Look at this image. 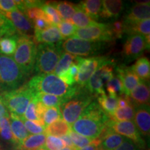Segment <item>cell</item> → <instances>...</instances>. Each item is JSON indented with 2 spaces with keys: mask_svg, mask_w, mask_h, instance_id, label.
Wrapping results in <instances>:
<instances>
[{
  "mask_svg": "<svg viewBox=\"0 0 150 150\" xmlns=\"http://www.w3.org/2000/svg\"><path fill=\"white\" fill-rule=\"evenodd\" d=\"M110 118L97 102H92L71 126V130L95 140L98 138Z\"/></svg>",
  "mask_w": 150,
  "mask_h": 150,
  "instance_id": "6da1fadb",
  "label": "cell"
},
{
  "mask_svg": "<svg viewBox=\"0 0 150 150\" xmlns=\"http://www.w3.org/2000/svg\"><path fill=\"white\" fill-rule=\"evenodd\" d=\"M34 93H42L61 97L70 98L77 91L79 86H69L54 74H38L33 76L27 84Z\"/></svg>",
  "mask_w": 150,
  "mask_h": 150,
  "instance_id": "7a4b0ae2",
  "label": "cell"
},
{
  "mask_svg": "<svg viewBox=\"0 0 150 150\" xmlns=\"http://www.w3.org/2000/svg\"><path fill=\"white\" fill-rule=\"evenodd\" d=\"M93 95L85 88L79 86L76 93L59 106L62 117L69 125H72L93 102Z\"/></svg>",
  "mask_w": 150,
  "mask_h": 150,
  "instance_id": "3957f363",
  "label": "cell"
},
{
  "mask_svg": "<svg viewBox=\"0 0 150 150\" xmlns=\"http://www.w3.org/2000/svg\"><path fill=\"white\" fill-rule=\"evenodd\" d=\"M25 74L12 56L0 54V91H13L23 83Z\"/></svg>",
  "mask_w": 150,
  "mask_h": 150,
  "instance_id": "277c9868",
  "label": "cell"
},
{
  "mask_svg": "<svg viewBox=\"0 0 150 150\" xmlns=\"http://www.w3.org/2000/svg\"><path fill=\"white\" fill-rule=\"evenodd\" d=\"M61 43L55 45L39 44L37 47L36 56L33 72L38 74H48L54 72L63 50Z\"/></svg>",
  "mask_w": 150,
  "mask_h": 150,
  "instance_id": "5b68a950",
  "label": "cell"
},
{
  "mask_svg": "<svg viewBox=\"0 0 150 150\" xmlns=\"http://www.w3.org/2000/svg\"><path fill=\"white\" fill-rule=\"evenodd\" d=\"M36 51V43L32 36L18 35L13 59L26 76L33 72Z\"/></svg>",
  "mask_w": 150,
  "mask_h": 150,
  "instance_id": "8992f818",
  "label": "cell"
},
{
  "mask_svg": "<svg viewBox=\"0 0 150 150\" xmlns=\"http://www.w3.org/2000/svg\"><path fill=\"white\" fill-rule=\"evenodd\" d=\"M4 102L10 113L22 117L35 93L27 84L13 91L1 93Z\"/></svg>",
  "mask_w": 150,
  "mask_h": 150,
  "instance_id": "52a82bcc",
  "label": "cell"
},
{
  "mask_svg": "<svg viewBox=\"0 0 150 150\" xmlns=\"http://www.w3.org/2000/svg\"><path fill=\"white\" fill-rule=\"evenodd\" d=\"M114 76V63L110 61L102 65L94 72L84 88L93 96L105 94L104 85Z\"/></svg>",
  "mask_w": 150,
  "mask_h": 150,
  "instance_id": "ba28073f",
  "label": "cell"
},
{
  "mask_svg": "<svg viewBox=\"0 0 150 150\" xmlns=\"http://www.w3.org/2000/svg\"><path fill=\"white\" fill-rule=\"evenodd\" d=\"M111 61L106 56H94L83 58L77 56L79 72L76 76V82L78 86L84 88L89 79L99 67Z\"/></svg>",
  "mask_w": 150,
  "mask_h": 150,
  "instance_id": "9c48e42d",
  "label": "cell"
},
{
  "mask_svg": "<svg viewBox=\"0 0 150 150\" xmlns=\"http://www.w3.org/2000/svg\"><path fill=\"white\" fill-rule=\"evenodd\" d=\"M102 42H93L76 37L67 38L62 42L61 49L74 56H87L95 54L102 48Z\"/></svg>",
  "mask_w": 150,
  "mask_h": 150,
  "instance_id": "30bf717a",
  "label": "cell"
},
{
  "mask_svg": "<svg viewBox=\"0 0 150 150\" xmlns=\"http://www.w3.org/2000/svg\"><path fill=\"white\" fill-rule=\"evenodd\" d=\"M73 37L93 42H109L114 40L109 24L97 23L85 28H77Z\"/></svg>",
  "mask_w": 150,
  "mask_h": 150,
  "instance_id": "8fae6325",
  "label": "cell"
},
{
  "mask_svg": "<svg viewBox=\"0 0 150 150\" xmlns=\"http://www.w3.org/2000/svg\"><path fill=\"white\" fill-rule=\"evenodd\" d=\"M149 38H146L138 33L129 34L123 45L124 58L132 61L141 56L145 50L149 49Z\"/></svg>",
  "mask_w": 150,
  "mask_h": 150,
  "instance_id": "7c38bea8",
  "label": "cell"
},
{
  "mask_svg": "<svg viewBox=\"0 0 150 150\" xmlns=\"http://www.w3.org/2000/svg\"><path fill=\"white\" fill-rule=\"evenodd\" d=\"M106 127L116 134L130 140L140 149L145 146V141L133 121L117 122L110 120Z\"/></svg>",
  "mask_w": 150,
  "mask_h": 150,
  "instance_id": "4fadbf2b",
  "label": "cell"
},
{
  "mask_svg": "<svg viewBox=\"0 0 150 150\" xmlns=\"http://www.w3.org/2000/svg\"><path fill=\"white\" fill-rule=\"evenodd\" d=\"M4 16L11 22L19 35H24L31 36L34 33L33 24L25 16L23 13L19 10H15L10 12H1Z\"/></svg>",
  "mask_w": 150,
  "mask_h": 150,
  "instance_id": "5bb4252c",
  "label": "cell"
},
{
  "mask_svg": "<svg viewBox=\"0 0 150 150\" xmlns=\"http://www.w3.org/2000/svg\"><path fill=\"white\" fill-rule=\"evenodd\" d=\"M150 4L149 1L135 4L127 10L122 19L126 26L131 25L142 20L149 19Z\"/></svg>",
  "mask_w": 150,
  "mask_h": 150,
  "instance_id": "9a60e30c",
  "label": "cell"
},
{
  "mask_svg": "<svg viewBox=\"0 0 150 150\" xmlns=\"http://www.w3.org/2000/svg\"><path fill=\"white\" fill-rule=\"evenodd\" d=\"M115 70L117 72V77L122 83L124 93L129 96L131 91L139 84L140 82V79L133 72L131 67L121 65L116 67Z\"/></svg>",
  "mask_w": 150,
  "mask_h": 150,
  "instance_id": "2e32d148",
  "label": "cell"
},
{
  "mask_svg": "<svg viewBox=\"0 0 150 150\" xmlns=\"http://www.w3.org/2000/svg\"><path fill=\"white\" fill-rule=\"evenodd\" d=\"M134 120V122L140 135L149 137L150 132L149 106L142 105L136 106Z\"/></svg>",
  "mask_w": 150,
  "mask_h": 150,
  "instance_id": "e0dca14e",
  "label": "cell"
},
{
  "mask_svg": "<svg viewBox=\"0 0 150 150\" xmlns=\"http://www.w3.org/2000/svg\"><path fill=\"white\" fill-rule=\"evenodd\" d=\"M125 8V3L121 0L102 1V8L99 18L104 20H115L119 18Z\"/></svg>",
  "mask_w": 150,
  "mask_h": 150,
  "instance_id": "ac0fdd59",
  "label": "cell"
},
{
  "mask_svg": "<svg viewBox=\"0 0 150 150\" xmlns=\"http://www.w3.org/2000/svg\"><path fill=\"white\" fill-rule=\"evenodd\" d=\"M33 40L39 44L55 45L61 43L63 40L57 26L52 25L42 31H34Z\"/></svg>",
  "mask_w": 150,
  "mask_h": 150,
  "instance_id": "d6986e66",
  "label": "cell"
},
{
  "mask_svg": "<svg viewBox=\"0 0 150 150\" xmlns=\"http://www.w3.org/2000/svg\"><path fill=\"white\" fill-rule=\"evenodd\" d=\"M98 139L100 142L99 147L102 150H114L119 147L127 138L116 134L106 127Z\"/></svg>",
  "mask_w": 150,
  "mask_h": 150,
  "instance_id": "ffe728a7",
  "label": "cell"
},
{
  "mask_svg": "<svg viewBox=\"0 0 150 150\" xmlns=\"http://www.w3.org/2000/svg\"><path fill=\"white\" fill-rule=\"evenodd\" d=\"M9 120H10L11 132L15 141V145L18 148L22 143V142L29 136V134L24 127L21 118L19 116L13 113H10Z\"/></svg>",
  "mask_w": 150,
  "mask_h": 150,
  "instance_id": "44dd1931",
  "label": "cell"
},
{
  "mask_svg": "<svg viewBox=\"0 0 150 150\" xmlns=\"http://www.w3.org/2000/svg\"><path fill=\"white\" fill-rule=\"evenodd\" d=\"M129 96L135 106L142 105L149 106L150 99L149 81H140L139 84L131 91Z\"/></svg>",
  "mask_w": 150,
  "mask_h": 150,
  "instance_id": "7402d4cb",
  "label": "cell"
},
{
  "mask_svg": "<svg viewBox=\"0 0 150 150\" xmlns=\"http://www.w3.org/2000/svg\"><path fill=\"white\" fill-rule=\"evenodd\" d=\"M46 138L45 134L29 135L17 149L18 150H38L45 146Z\"/></svg>",
  "mask_w": 150,
  "mask_h": 150,
  "instance_id": "603a6c76",
  "label": "cell"
},
{
  "mask_svg": "<svg viewBox=\"0 0 150 150\" xmlns=\"http://www.w3.org/2000/svg\"><path fill=\"white\" fill-rule=\"evenodd\" d=\"M51 3L58 11L61 19L65 21L70 22L72 16L79 8L78 4L68 1H52Z\"/></svg>",
  "mask_w": 150,
  "mask_h": 150,
  "instance_id": "cb8c5ba5",
  "label": "cell"
},
{
  "mask_svg": "<svg viewBox=\"0 0 150 150\" xmlns=\"http://www.w3.org/2000/svg\"><path fill=\"white\" fill-rule=\"evenodd\" d=\"M79 8L93 20H98L102 8V1L86 0L78 4Z\"/></svg>",
  "mask_w": 150,
  "mask_h": 150,
  "instance_id": "d4e9b609",
  "label": "cell"
},
{
  "mask_svg": "<svg viewBox=\"0 0 150 150\" xmlns=\"http://www.w3.org/2000/svg\"><path fill=\"white\" fill-rule=\"evenodd\" d=\"M70 126L63 119H60L45 127V134L48 136L61 137L69 134Z\"/></svg>",
  "mask_w": 150,
  "mask_h": 150,
  "instance_id": "484cf974",
  "label": "cell"
},
{
  "mask_svg": "<svg viewBox=\"0 0 150 150\" xmlns=\"http://www.w3.org/2000/svg\"><path fill=\"white\" fill-rule=\"evenodd\" d=\"M131 70L140 81H149L150 76V63L147 58L141 57L131 67Z\"/></svg>",
  "mask_w": 150,
  "mask_h": 150,
  "instance_id": "4316f807",
  "label": "cell"
},
{
  "mask_svg": "<svg viewBox=\"0 0 150 150\" xmlns=\"http://www.w3.org/2000/svg\"><path fill=\"white\" fill-rule=\"evenodd\" d=\"M98 104L107 115L110 116L117 107V96L106 95V93L98 97Z\"/></svg>",
  "mask_w": 150,
  "mask_h": 150,
  "instance_id": "83f0119b",
  "label": "cell"
},
{
  "mask_svg": "<svg viewBox=\"0 0 150 150\" xmlns=\"http://www.w3.org/2000/svg\"><path fill=\"white\" fill-rule=\"evenodd\" d=\"M135 108L134 104L129 105L125 108H117L111 115L109 116L110 120L114 121H132L135 114Z\"/></svg>",
  "mask_w": 150,
  "mask_h": 150,
  "instance_id": "f1b7e54d",
  "label": "cell"
},
{
  "mask_svg": "<svg viewBox=\"0 0 150 150\" xmlns=\"http://www.w3.org/2000/svg\"><path fill=\"white\" fill-rule=\"evenodd\" d=\"M125 33H138L146 38L150 37V20L147 19L131 25H125Z\"/></svg>",
  "mask_w": 150,
  "mask_h": 150,
  "instance_id": "f546056e",
  "label": "cell"
},
{
  "mask_svg": "<svg viewBox=\"0 0 150 150\" xmlns=\"http://www.w3.org/2000/svg\"><path fill=\"white\" fill-rule=\"evenodd\" d=\"M18 35L3 37L0 40V54L11 56L13 55L17 47Z\"/></svg>",
  "mask_w": 150,
  "mask_h": 150,
  "instance_id": "4dcf8cb0",
  "label": "cell"
},
{
  "mask_svg": "<svg viewBox=\"0 0 150 150\" xmlns=\"http://www.w3.org/2000/svg\"><path fill=\"white\" fill-rule=\"evenodd\" d=\"M71 22L75 24L79 28H85L96 24L97 22L91 19L87 14L85 13L79 6L77 11L75 12L74 16L71 19ZM74 25V26H75ZM76 27V28H77Z\"/></svg>",
  "mask_w": 150,
  "mask_h": 150,
  "instance_id": "1f68e13d",
  "label": "cell"
},
{
  "mask_svg": "<svg viewBox=\"0 0 150 150\" xmlns=\"http://www.w3.org/2000/svg\"><path fill=\"white\" fill-rule=\"evenodd\" d=\"M76 56H74L72 54L63 52L61 54L57 65H56L54 73L56 76H60L61 74L68 70V68L72 65V63L76 61Z\"/></svg>",
  "mask_w": 150,
  "mask_h": 150,
  "instance_id": "d6a6232c",
  "label": "cell"
},
{
  "mask_svg": "<svg viewBox=\"0 0 150 150\" xmlns=\"http://www.w3.org/2000/svg\"><path fill=\"white\" fill-rule=\"evenodd\" d=\"M35 97L46 107H59L64 102V99L61 97L42 93H35Z\"/></svg>",
  "mask_w": 150,
  "mask_h": 150,
  "instance_id": "836d02e7",
  "label": "cell"
},
{
  "mask_svg": "<svg viewBox=\"0 0 150 150\" xmlns=\"http://www.w3.org/2000/svg\"><path fill=\"white\" fill-rule=\"evenodd\" d=\"M41 8L45 13L47 18V21L51 25L56 26L61 23L62 21L61 16H59L58 11L54 8L51 2H45L42 4Z\"/></svg>",
  "mask_w": 150,
  "mask_h": 150,
  "instance_id": "e575fe53",
  "label": "cell"
},
{
  "mask_svg": "<svg viewBox=\"0 0 150 150\" xmlns=\"http://www.w3.org/2000/svg\"><path fill=\"white\" fill-rule=\"evenodd\" d=\"M79 72V65L77 63V57L76 61L72 63V65L69 67L68 70L65 71L59 76V78L64 83L69 86H74L76 83V79Z\"/></svg>",
  "mask_w": 150,
  "mask_h": 150,
  "instance_id": "d590c367",
  "label": "cell"
},
{
  "mask_svg": "<svg viewBox=\"0 0 150 150\" xmlns=\"http://www.w3.org/2000/svg\"><path fill=\"white\" fill-rule=\"evenodd\" d=\"M36 102H37V99H35V95H34V97H33L32 99H31V101L29 104V105H28L27 109H26L25 112H24V115L21 117H23L25 120H27L35 122L40 124V125H42V126L45 127V125L43 121L41 120L37 114Z\"/></svg>",
  "mask_w": 150,
  "mask_h": 150,
  "instance_id": "8d00e7d4",
  "label": "cell"
},
{
  "mask_svg": "<svg viewBox=\"0 0 150 150\" xmlns=\"http://www.w3.org/2000/svg\"><path fill=\"white\" fill-rule=\"evenodd\" d=\"M16 35H19L16 28L10 20L0 12V35L6 37Z\"/></svg>",
  "mask_w": 150,
  "mask_h": 150,
  "instance_id": "74e56055",
  "label": "cell"
},
{
  "mask_svg": "<svg viewBox=\"0 0 150 150\" xmlns=\"http://www.w3.org/2000/svg\"><path fill=\"white\" fill-rule=\"evenodd\" d=\"M0 136L4 140L11 142L15 145V141L11 132L9 116L3 117L0 119Z\"/></svg>",
  "mask_w": 150,
  "mask_h": 150,
  "instance_id": "f35d334b",
  "label": "cell"
},
{
  "mask_svg": "<svg viewBox=\"0 0 150 150\" xmlns=\"http://www.w3.org/2000/svg\"><path fill=\"white\" fill-rule=\"evenodd\" d=\"M61 118L62 115L59 107L47 108L42 115V120L45 126H48Z\"/></svg>",
  "mask_w": 150,
  "mask_h": 150,
  "instance_id": "ab89813d",
  "label": "cell"
},
{
  "mask_svg": "<svg viewBox=\"0 0 150 150\" xmlns=\"http://www.w3.org/2000/svg\"><path fill=\"white\" fill-rule=\"evenodd\" d=\"M68 135L70 137L71 140H72L73 144H74V147H76V149H81V148L91 145L92 142L94 141V140L92 139V138L79 134L71 130V129Z\"/></svg>",
  "mask_w": 150,
  "mask_h": 150,
  "instance_id": "60d3db41",
  "label": "cell"
},
{
  "mask_svg": "<svg viewBox=\"0 0 150 150\" xmlns=\"http://www.w3.org/2000/svg\"><path fill=\"white\" fill-rule=\"evenodd\" d=\"M57 27L63 39H67L74 36L75 31L77 29L72 22L65 20L61 21Z\"/></svg>",
  "mask_w": 150,
  "mask_h": 150,
  "instance_id": "b9f144b4",
  "label": "cell"
},
{
  "mask_svg": "<svg viewBox=\"0 0 150 150\" xmlns=\"http://www.w3.org/2000/svg\"><path fill=\"white\" fill-rule=\"evenodd\" d=\"M106 88L109 95H116L119 93L120 95L124 93V88L121 81L117 76H113L109 81L106 84Z\"/></svg>",
  "mask_w": 150,
  "mask_h": 150,
  "instance_id": "7bdbcfd3",
  "label": "cell"
},
{
  "mask_svg": "<svg viewBox=\"0 0 150 150\" xmlns=\"http://www.w3.org/2000/svg\"><path fill=\"white\" fill-rule=\"evenodd\" d=\"M22 13L25 15V16L27 17L29 20H31L32 22L34 21L35 19L38 18L45 19V20H46L47 21V18L45 13L44 11L42 10V8H41L40 7H29V8H27L24 9Z\"/></svg>",
  "mask_w": 150,
  "mask_h": 150,
  "instance_id": "ee69618b",
  "label": "cell"
},
{
  "mask_svg": "<svg viewBox=\"0 0 150 150\" xmlns=\"http://www.w3.org/2000/svg\"><path fill=\"white\" fill-rule=\"evenodd\" d=\"M23 122L24 127L26 129L30 134H45V127L42 126L40 124L35 122L29 121L27 120H25L23 117H20Z\"/></svg>",
  "mask_w": 150,
  "mask_h": 150,
  "instance_id": "f6af8a7d",
  "label": "cell"
},
{
  "mask_svg": "<svg viewBox=\"0 0 150 150\" xmlns=\"http://www.w3.org/2000/svg\"><path fill=\"white\" fill-rule=\"evenodd\" d=\"M45 146L47 150H61L64 147L65 145L61 138L48 136L46 138Z\"/></svg>",
  "mask_w": 150,
  "mask_h": 150,
  "instance_id": "bcb514c9",
  "label": "cell"
},
{
  "mask_svg": "<svg viewBox=\"0 0 150 150\" xmlns=\"http://www.w3.org/2000/svg\"><path fill=\"white\" fill-rule=\"evenodd\" d=\"M110 31H111L113 38H121L125 33V24L123 20H115L110 24Z\"/></svg>",
  "mask_w": 150,
  "mask_h": 150,
  "instance_id": "7dc6e473",
  "label": "cell"
},
{
  "mask_svg": "<svg viewBox=\"0 0 150 150\" xmlns=\"http://www.w3.org/2000/svg\"><path fill=\"white\" fill-rule=\"evenodd\" d=\"M18 10L16 0H0V12Z\"/></svg>",
  "mask_w": 150,
  "mask_h": 150,
  "instance_id": "c3c4849f",
  "label": "cell"
},
{
  "mask_svg": "<svg viewBox=\"0 0 150 150\" xmlns=\"http://www.w3.org/2000/svg\"><path fill=\"white\" fill-rule=\"evenodd\" d=\"M33 23L34 31H42L52 26L46 20L42 18L35 19L34 21H33Z\"/></svg>",
  "mask_w": 150,
  "mask_h": 150,
  "instance_id": "681fc988",
  "label": "cell"
},
{
  "mask_svg": "<svg viewBox=\"0 0 150 150\" xmlns=\"http://www.w3.org/2000/svg\"><path fill=\"white\" fill-rule=\"evenodd\" d=\"M114 150H142L138 147L132 141L130 140L127 139L121 144L119 147Z\"/></svg>",
  "mask_w": 150,
  "mask_h": 150,
  "instance_id": "f907efd6",
  "label": "cell"
},
{
  "mask_svg": "<svg viewBox=\"0 0 150 150\" xmlns=\"http://www.w3.org/2000/svg\"><path fill=\"white\" fill-rule=\"evenodd\" d=\"M133 104L130 97L125 94H122L117 97V108H125L128 106L129 105Z\"/></svg>",
  "mask_w": 150,
  "mask_h": 150,
  "instance_id": "816d5d0a",
  "label": "cell"
},
{
  "mask_svg": "<svg viewBox=\"0 0 150 150\" xmlns=\"http://www.w3.org/2000/svg\"><path fill=\"white\" fill-rule=\"evenodd\" d=\"M8 116H9L8 110L6 106L3 97L0 93V119L3 117H8Z\"/></svg>",
  "mask_w": 150,
  "mask_h": 150,
  "instance_id": "f5cc1de1",
  "label": "cell"
},
{
  "mask_svg": "<svg viewBox=\"0 0 150 150\" xmlns=\"http://www.w3.org/2000/svg\"><path fill=\"white\" fill-rule=\"evenodd\" d=\"M99 143H100L99 140L98 138H97V139L94 140V141L92 142L91 145L77 150H102L101 149V147H99Z\"/></svg>",
  "mask_w": 150,
  "mask_h": 150,
  "instance_id": "db71d44e",
  "label": "cell"
},
{
  "mask_svg": "<svg viewBox=\"0 0 150 150\" xmlns=\"http://www.w3.org/2000/svg\"><path fill=\"white\" fill-rule=\"evenodd\" d=\"M61 139L62 140V141H63L64 145L66 146V147H70V148H73V149H76V147H74V144H73L72 140H71L70 137L69 136V135H66V136H63L61 137Z\"/></svg>",
  "mask_w": 150,
  "mask_h": 150,
  "instance_id": "11a10c76",
  "label": "cell"
},
{
  "mask_svg": "<svg viewBox=\"0 0 150 150\" xmlns=\"http://www.w3.org/2000/svg\"><path fill=\"white\" fill-rule=\"evenodd\" d=\"M61 150H77V149H73V148H70V147H63V149H61Z\"/></svg>",
  "mask_w": 150,
  "mask_h": 150,
  "instance_id": "9f6ffc18",
  "label": "cell"
},
{
  "mask_svg": "<svg viewBox=\"0 0 150 150\" xmlns=\"http://www.w3.org/2000/svg\"><path fill=\"white\" fill-rule=\"evenodd\" d=\"M38 150H47L46 149H45V148H41V149H38Z\"/></svg>",
  "mask_w": 150,
  "mask_h": 150,
  "instance_id": "6f0895ef",
  "label": "cell"
}]
</instances>
